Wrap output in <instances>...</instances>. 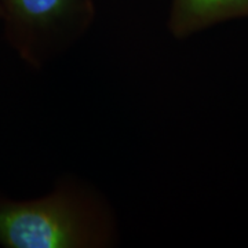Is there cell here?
Wrapping results in <instances>:
<instances>
[{
    "mask_svg": "<svg viewBox=\"0 0 248 248\" xmlns=\"http://www.w3.org/2000/svg\"><path fill=\"white\" fill-rule=\"evenodd\" d=\"M112 223L101 204L73 186L51 195L13 202L0 199V244L9 248H78L107 246Z\"/></svg>",
    "mask_w": 248,
    "mask_h": 248,
    "instance_id": "6da1fadb",
    "label": "cell"
},
{
    "mask_svg": "<svg viewBox=\"0 0 248 248\" xmlns=\"http://www.w3.org/2000/svg\"><path fill=\"white\" fill-rule=\"evenodd\" d=\"M11 46L31 65L69 43L93 19L90 0H0Z\"/></svg>",
    "mask_w": 248,
    "mask_h": 248,
    "instance_id": "7a4b0ae2",
    "label": "cell"
},
{
    "mask_svg": "<svg viewBox=\"0 0 248 248\" xmlns=\"http://www.w3.org/2000/svg\"><path fill=\"white\" fill-rule=\"evenodd\" d=\"M248 17V0H172L169 29L177 39L233 18Z\"/></svg>",
    "mask_w": 248,
    "mask_h": 248,
    "instance_id": "3957f363",
    "label": "cell"
},
{
    "mask_svg": "<svg viewBox=\"0 0 248 248\" xmlns=\"http://www.w3.org/2000/svg\"><path fill=\"white\" fill-rule=\"evenodd\" d=\"M1 16H3V13H1V7H0V18H1Z\"/></svg>",
    "mask_w": 248,
    "mask_h": 248,
    "instance_id": "277c9868",
    "label": "cell"
}]
</instances>
